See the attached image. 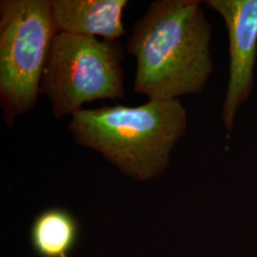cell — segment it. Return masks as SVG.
Returning a JSON list of instances; mask_svg holds the SVG:
<instances>
[{"label": "cell", "instance_id": "1", "mask_svg": "<svg viewBox=\"0 0 257 257\" xmlns=\"http://www.w3.org/2000/svg\"><path fill=\"white\" fill-rule=\"evenodd\" d=\"M197 0H157L136 21L127 52L137 60L134 90L149 99L203 91L212 72L211 27Z\"/></svg>", "mask_w": 257, "mask_h": 257}, {"label": "cell", "instance_id": "2", "mask_svg": "<svg viewBox=\"0 0 257 257\" xmlns=\"http://www.w3.org/2000/svg\"><path fill=\"white\" fill-rule=\"evenodd\" d=\"M71 117L68 127L78 145L98 152L121 172L142 181L168 167L188 122L179 99L82 109Z\"/></svg>", "mask_w": 257, "mask_h": 257}, {"label": "cell", "instance_id": "3", "mask_svg": "<svg viewBox=\"0 0 257 257\" xmlns=\"http://www.w3.org/2000/svg\"><path fill=\"white\" fill-rule=\"evenodd\" d=\"M56 34L51 0L0 2V104L9 127L36 107Z\"/></svg>", "mask_w": 257, "mask_h": 257}, {"label": "cell", "instance_id": "4", "mask_svg": "<svg viewBox=\"0 0 257 257\" xmlns=\"http://www.w3.org/2000/svg\"><path fill=\"white\" fill-rule=\"evenodd\" d=\"M123 57L119 41L56 34L40 84L55 118L74 115L87 102L123 98Z\"/></svg>", "mask_w": 257, "mask_h": 257}, {"label": "cell", "instance_id": "5", "mask_svg": "<svg viewBox=\"0 0 257 257\" xmlns=\"http://www.w3.org/2000/svg\"><path fill=\"white\" fill-rule=\"evenodd\" d=\"M225 20L230 40V80L222 118L230 132L236 110L250 95L257 57V0H208Z\"/></svg>", "mask_w": 257, "mask_h": 257}, {"label": "cell", "instance_id": "6", "mask_svg": "<svg viewBox=\"0 0 257 257\" xmlns=\"http://www.w3.org/2000/svg\"><path fill=\"white\" fill-rule=\"evenodd\" d=\"M128 0H51L55 30L83 37L118 41L126 34L122 22Z\"/></svg>", "mask_w": 257, "mask_h": 257}, {"label": "cell", "instance_id": "7", "mask_svg": "<svg viewBox=\"0 0 257 257\" xmlns=\"http://www.w3.org/2000/svg\"><path fill=\"white\" fill-rule=\"evenodd\" d=\"M77 225L68 211L50 209L41 212L32 227L34 248L42 257H67L74 247Z\"/></svg>", "mask_w": 257, "mask_h": 257}]
</instances>
